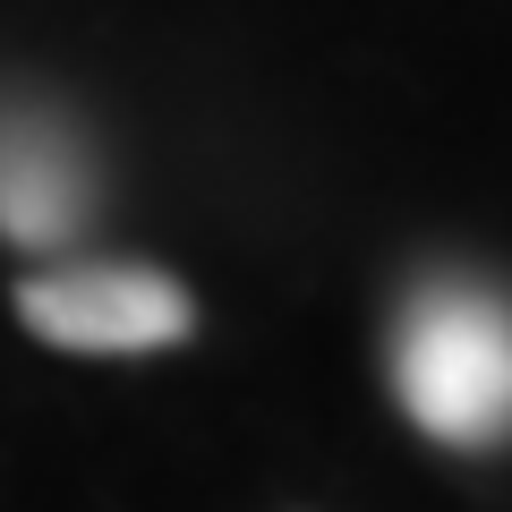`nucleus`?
<instances>
[{
  "label": "nucleus",
  "mask_w": 512,
  "mask_h": 512,
  "mask_svg": "<svg viewBox=\"0 0 512 512\" xmlns=\"http://www.w3.org/2000/svg\"><path fill=\"white\" fill-rule=\"evenodd\" d=\"M393 393L436 444L512 436V299L487 282H427L393 325Z\"/></svg>",
  "instance_id": "1"
},
{
  "label": "nucleus",
  "mask_w": 512,
  "mask_h": 512,
  "mask_svg": "<svg viewBox=\"0 0 512 512\" xmlns=\"http://www.w3.org/2000/svg\"><path fill=\"white\" fill-rule=\"evenodd\" d=\"M18 316L35 342L86 359H137L197 333V299L163 265H52L18 282Z\"/></svg>",
  "instance_id": "2"
},
{
  "label": "nucleus",
  "mask_w": 512,
  "mask_h": 512,
  "mask_svg": "<svg viewBox=\"0 0 512 512\" xmlns=\"http://www.w3.org/2000/svg\"><path fill=\"white\" fill-rule=\"evenodd\" d=\"M94 214V163L77 128L43 103H0V239L60 248Z\"/></svg>",
  "instance_id": "3"
}]
</instances>
